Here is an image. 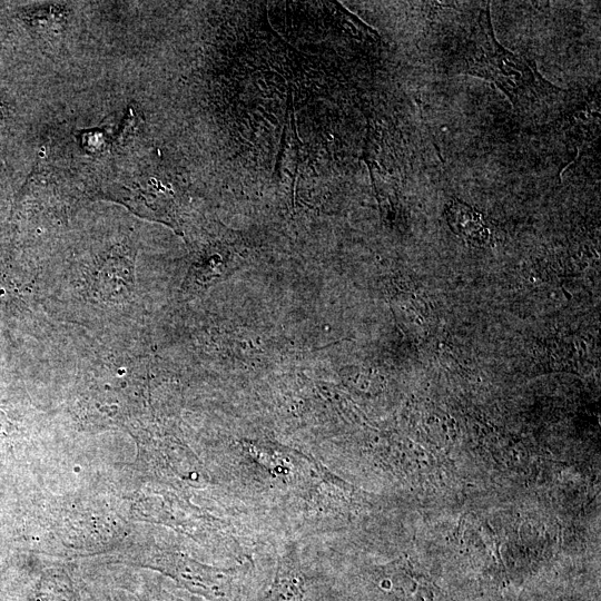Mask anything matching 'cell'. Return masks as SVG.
I'll return each instance as SVG.
<instances>
[{
	"label": "cell",
	"instance_id": "obj_2",
	"mask_svg": "<svg viewBox=\"0 0 601 601\" xmlns=\"http://www.w3.org/2000/svg\"><path fill=\"white\" fill-rule=\"evenodd\" d=\"M447 221L452 230L471 242H482L486 238L487 228L482 214L455 199L446 209Z\"/></svg>",
	"mask_w": 601,
	"mask_h": 601
},
{
	"label": "cell",
	"instance_id": "obj_3",
	"mask_svg": "<svg viewBox=\"0 0 601 601\" xmlns=\"http://www.w3.org/2000/svg\"><path fill=\"white\" fill-rule=\"evenodd\" d=\"M3 116H4L3 109H2V106H1V104H0V122H1V120L3 119Z\"/></svg>",
	"mask_w": 601,
	"mask_h": 601
},
{
	"label": "cell",
	"instance_id": "obj_1",
	"mask_svg": "<svg viewBox=\"0 0 601 601\" xmlns=\"http://www.w3.org/2000/svg\"><path fill=\"white\" fill-rule=\"evenodd\" d=\"M456 69L494 82L520 109L535 108L562 92L540 75L533 61L505 49L496 40L490 6L480 11Z\"/></svg>",
	"mask_w": 601,
	"mask_h": 601
}]
</instances>
